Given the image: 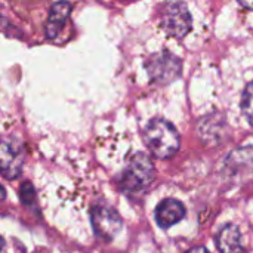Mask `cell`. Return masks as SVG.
I'll return each mask as SVG.
<instances>
[{"label": "cell", "mask_w": 253, "mask_h": 253, "mask_svg": "<svg viewBox=\"0 0 253 253\" xmlns=\"http://www.w3.org/2000/svg\"><path fill=\"white\" fill-rule=\"evenodd\" d=\"M144 139L153 156L157 159H169L179 150V133L175 126L163 119L151 120L145 130Z\"/></svg>", "instance_id": "1"}, {"label": "cell", "mask_w": 253, "mask_h": 253, "mask_svg": "<svg viewBox=\"0 0 253 253\" xmlns=\"http://www.w3.org/2000/svg\"><path fill=\"white\" fill-rule=\"evenodd\" d=\"M154 172L156 170L151 159L144 153H136L135 156H132L120 176V190L127 196L142 194L153 182Z\"/></svg>", "instance_id": "2"}, {"label": "cell", "mask_w": 253, "mask_h": 253, "mask_svg": "<svg viewBox=\"0 0 253 253\" xmlns=\"http://www.w3.org/2000/svg\"><path fill=\"white\" fill-rule=\"evenodd\" d=\"M150 79L157 84H169L181 76L182 62L181 59L166 50L151 55L145 62Z\"/></svg>", "instance_id": "3"}, {"label": "cell", "mask_w": 253, "mask_h": 253, "mask_svg": "<svg viewBox=\"0 0 253 253\" xmlns=\"http://www.w3.org/2000/svg\"><path fill=\"white\" fill-rule=\"evenodd\" d=\"M160 22L163 30L176 39L185 37L193 27V19L188 7L182 1H170L162 7Z\"/></svg>", "instance_id": "4"}, {"label": "cell", "mask_w": 253, "mask_h": 253, "mask_svg": "<svg viewBox=\"0 0 253 253\" xmlns=\"http://www.w3.org/2000/svg\"><path fill=\"white\" fill-rule=\"evenodd\" d=\"M90 222L96 237L104 242L114 240L123 227L119 212L108 205H95L90 211Z\"/></svg>", "instance_id": "5"}, {"label": "cell", "mask_w": 253, "mask_h": 253, "mask_svg": "<svg viewBox=\"0 0 253 253\" xmlns=\"http://www.w3.org/2000/svg\"><path fill=\"white\" fill-rule=\"evenodd\" d=\"M24 166L22 147L10 139L0 141V173L6 179L19 178Z\"/></svg>", "instance_id": "6"}, {"label": "cell", "mask_w": 253, "mask_h": 253, "mask_svg": "<svg viewBox=\"0 0 253 253\" xmlns=\"http://www.w3.org/2000/svg\"><path fill=\"white\" fill-rule=\"evenodd\" d=\"M71 13V3L67 0H59L53 3L49 9L47 21L44 25V36L49 40H55L62 31L68 16Z\"/></svg>", "instance_id": "7"}, {"label": "cell", "mask_w": 253, "mask_h": 253, "mask_svg": "<svg viewBox=\"0 0 253 253\" xmlns=\"http://www.w3.org/2000/svg\"><path fill=\"white\" fill-rule=\"evenodd\" d=\"M185 216L184 205L176 199H165L156 209V221L162 228H169L178 224Z\"/></svg>", "instance_id": "8"}, {"label": "cell", "mask_w": 253, "mask_h": 253, "mask_svg": "<svg viewBox=\"0 0 253 253\" xmlns=\"http://www.w3.org/2000/svg\"><path fill=\"white\" fill-rule=\"evenodd\" d=\"M216 245L221 253H243L242 234L234 224H227L219 230Z\"/></svg>", "instance_id": "9"}, {"label": "cell", "mask_w": 253, "mask_h": 253, "mask_svg": "<svg viewBox=\"0 0 253 253\" xmlns=\"http://www.w3.org/2000/svg\"><path fill=\"white\" fill-rule=\"evenodd\" d=\"M242 111L245 114V117L248 119V122L253 125V82H251L245 90H243V96H242Z\"/></svg>", "instance_id": "10"}, {"label": "cell", "mask_w": 253, "mask_h": 253, "mask_svg": "<svg viewBox=\"0 0 253 253\" xmlns=\"http://www.w3.org/2000/svg\"><path fill=\"white\" fill-rule=\"evenodd\" d=\"M19 197H21L22 205H25L30 209H34V206H36V191H34V188H33V185L30 182H25V184L21 185Z\"/></svg>", "instance_id": "11"}, {"label": "cell", "mask_w": 253, "mask_h": 253, "mask_svg": "<svg viewBox=\"0 0 253 253\" xmlns=\"http://www.w3.org/2000/svg\"><path fill=\"white\" fill-rule=\"evenodd\" d=\"M187 253H209V251L206 248H203V246H197V248H193L190 252Z\"/></svg>", "instance_id": "12"}, {"label": "cell", "mask_w": 253, "mask_h": 253, "mask_svg": "<svg viewBox=\"0 0 253 253\" xmlns=\"http://www.w3.org/2000/svg\"><path fill=\"white\" fill-rule=\"evenodd\" d=\"M239 3H240L242 6H245V7L252 9L253 10V0H239Z\"/></svg>", "instance_id": "13"}, {"label": "cell", "mask_w": 253, "mask_h": 253, "mask_svg": "<svg viewBox=\"0 0 253 253\" xmlns=\"http://www.w3.org/2000/svg\"><path fill=\"white\" fill-rule=\"evenodd\" d=\"M3 246H4V240H3V237L0 236V252H1V249H3Z\"/></svg>", "instance_id": "14"}]
</instances>
